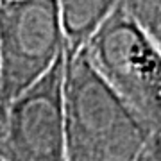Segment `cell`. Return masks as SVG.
<instances>
[{
    "label": "cell",
    "instance_id": "1",
    "mask_svg": "<svg viewBox=\"0 0 161 161\" xmlns=\"http://www.w3.org/2000/svg\"><path fill=\"white\" fill-rule=\"evenodd\" d=\"M63 116L66 161H136L156 134L111 92L82 50L64 56Z\"/></svg>",
    "mask_w": 161,
    "mask_h": 161
},
{
    "label": "cell",
    "instance_id": "3",
    "mask_svg": "<svg viewBox=\"0 0 161 161\" xmlns=\"http://www.w3.org/2000/svg\"><path fill=\"white\" fill-rule=\"evenodd\" d=\"M63 52L59 2H0V93L7 104L38 82Z\"/></svg>",
    "mask_w": 161,
    "mask_h": 161
},
{
    "label": "cell",
    "instance_id": "7",
    "mask_svg": "<svg viewBox=\"0 0 161 161\" xmlns=\"http://www.w3.org/2000/svg\"><path fill=\"white\" fill-rule=\"evenodd\" d=\"M136 161H161V134H152Z\"/></svg>",
    "mask_w": 161,
    "mask_h": 161
},
{
    "label": "cell",
    "instance_id": "8",
    "mask_svg": "<svg viewBox=\"0 0 161 161\" xmlns=\"http://www.w3.org/2000/svg\"><path fill=\"white\" fill-rule=\"evenodd\" d=\"M7 113H9V104L0 93V161H4L6 156V134H7Z\"/></svg>",
    "mask_w": 161,
    "mask_h": 161
},
{
    "label": "cell",
    "instance_id": "6",
    "mask_svg": "<svg viewBox=\"0 0 161 161\" xmlns=\"http://www.w3.org/2000/svg\"><path fill=\"white\" fill-rule=\"evenodd\" d=\"M124 7L161 56V0H131Z\"/></svg>",
    "mask_w": 161,
    "mask_h": 161
},
{
    "label": "cell",
    "instance_id": "5",
    "mask_svg": "<svg viewBox=\"0 0 161 161\" xmlns=\"http://www.w3.org/2000/svg\"><path fill=\"white\" fill-rule=\"evenodd\" d=\"M118 2L113 0H64L59 2V25L64 41V56H77Z\"/></svg>",
    "mask_w": 161,
    "mask_h": 161
},
{
    "label": "cell",
    "instance_id": "2",
    "mask_svg": "<svg viewBox=\"0 0 161 161\" xmlns=\"http://www.w3.org/2000/svg\"><path fill=\"white\" fill-rule=\"evenodd\" d=\"M82 52L111 92L161 134V56L124 2L116 4Z\"/></svg>",
    "mask_w": 161,
    "mask_h": 161
},
{
    "label": "cell",
    "instance_id": "4",
    "mask_svg": "<svg viewBox=\"0 0 161 161\" xmlns=\"http://www.w3.org/2000/svg\"><path fill=\"white\" fill-rule=\"evenodd\" d=\"M63 80L64 52L9 104L4 161H66Z\"/></svg>",
    "mask_w": 161,
    "mask_h": 161
}]
</instances>
